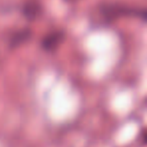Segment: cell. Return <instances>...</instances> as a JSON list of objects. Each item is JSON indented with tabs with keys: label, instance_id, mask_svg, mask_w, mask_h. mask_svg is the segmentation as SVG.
I'll use <instances>...</instances> for the list:
<instances>
[{
	"label": "cell",
	"instance_id": "obj_1",
	"mask_svg": "<svg viewBox=\"0 0 147 147\" xmlns=\"http://www.w3.org/2000/svg\"><path fill=\"white\" fill-rule=\"evenodd\" d=\"M63 37H65V33L61 32V31H55V32L49 33V34H47L43 38L42 47L45 51H53L63 41Z\"/></svg>",
	"mask_w": 147,
	"mask_h": 147
},
{
	"label": "cell",
	"instance_id": "obj_2",
	"mask_svg": "<svg viewBox=\"0 0 147 147\" xmlns=\"http://www.w3.org/2000/svg\"><path fill=\"white\" fill-rule=\"evenodd\" d=\"M41 7L36 1H28L23 6L22 12L25 18L28 20H34L39 14H40Z\"/></svg>",
	"mask_w": 147,
	"mask_h": 147
},
{
	"label": "cell",
	"instance_id": "obj_3",
	"mask_svg": "<svg viewBox=\"0 0 147 147\" xmlns=\"http://www.w3.org/2000/svg\"><path fill=\"white\" fill-rule=\"evenodd\" d=\"M30 35H31V31L29 29H23V30L18 31V32L15 33L12 36L10 41V45L11 47H17L20 43L26 41L30 37Z\"/></svg>",
	"mask_w": 147,
	"mask_h": 147
},
{
	"label": "cell",
	"instance_id": "obj_4",
	"mask_svg": "<svg viewBox=\"0 0 147 147\" xmlns=\"http://www.w3.org/2000/svg\"><path fill=\"white\" fill-rule=\"evenodd\" d=\"M69 1H74V0H69Z\"/></svg>",
	"mask_w": 147,
	"mask_h": 147
}]
</instances>
